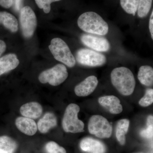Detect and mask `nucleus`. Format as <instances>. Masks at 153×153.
Returning <instances> with one entry per match:
<instances>
[{
    "label": "nucleus",
    "instance_id": "1",
    "mask_svg": "<svg viewBox=\"0 0 153 153\" xmlns=\"http://www.w3.org/2000/svg\"><path fill=\"white\" fill-rule=\"evenodd\" d=\"M77 25L81 30L90 34L103 36L108 33L107 23L95 12L82 13L77 20Z\"/></svg>",
    "mask_w": 153,
    "mask_h": 153
},
{
    "label": "nucleus",
    "instance_id": "2",
    "mask_svg": "<svg viewBox=\"0 0 153 153\" xmlns=\"http://www.w3.org/2000/svg\"><path fill=\"white\" fill-rule=\"evenodd\" d=\"M111 79L113 85L121 94L129 96L133 93L135 79L129 68L125 67L114 68L111 74Z\"/></svg>",
    "mask_w": 153,
    "mask_h": 153
},
{
    "label": "nucleus",
    "instance_id": "3",
    "mask_svg": "<svg viewBox=\"0 0 153 153\" xmlns=\"http://www.w3.org/2000/svg\"><path fill=\"white\" fill-rule=\"evenodd\" d=\"M79 110L80 108L77 105L74 103L68 105L62 120V127L64 131L71 133H77L84 131V124L78 118Z\"/></svg>",
    "mask_w": 153,
    "mask_h": 153
},
{
    "label": "nucleus",
    "instance_id": "4",
    "mask_svg": "<svg viewBox=\"0 0 153 153\" xmlns=\"http://www.w3.org/2000/svg\"><path fill=\"white\" fill-rule=\"evenodd\" d=\"M51 53L56 60L71 68L76 64V60L67 44L60 38L52 39L49 46Z\"/></svg>",
    "mask_w": 153,
    "mask_h": 153
},
{
    "label": "nucleus",
    "instance_id": "5",
    "mask_svg": "<svg viewBox=\"0 0 153 153\" xmlns=\"http://www.w3.org/2000/svg\"><path fill=\"white\" fill-rule=\"evenodd\" d=\"M68 75L66 66L63 64H58L41 72L38 79L41 83H49L53 86H57L63 83Z\"/></svg>",
    "mask_w": 153,
    "mask_h": 153
},
{
    "label": "nucleus",
    "instance_id": "6",
    "mask_svg": "<svg viewBox=\"0 0 153 153\" xmlns=\"http://www.w3.org/2000/svg\"><path fill=\"white\" fill-rule=\"evenodd\" d=\"M88 130L91 134L100 138H108L112 134V126L105 118L99 115L90 118Z\"/></svg>",
    "mask_w": 153,
    "mask_h": 153
},
{
    "label": "nucleus",
    "instance_id": "7",
    "mask_svg": "<svg viewBox=\"0 0 153 153\" xmlns=\"http://www.w3.org/2000/svg\"><path fill=\"white\" fill-rule=\"evenodd\" d=\"M20 25L23 36L25 38H31L36 30L37 20L36 14L29 6H25L20 10Z\"/></svg>",
    "mask_w": 153,
    "mask_h": 153
},
{
    "label": "nucleus",
    "instance_id": "8",
    "mask_svg": "<svg viewBox=\"0 0 153 153\" xmlns=\"http://www.w3.org/2000/svg\"><path fill=\"white\" fill-rule=\"evenodd\" d=\"M76 60L83 66L97 67L106 63V57L101 53L88 49H79L76 52Z\"/></svg>",
    "mask_w": 153,
    "mask_h": 153
},
{
    "label": "nucleus",
    "instance_id": "9",
    "mask_svg": "<svg viewBox=\"0 0 153 153\" xmlns=\"http://www.w3.org/2000/svg\"><path fill=\"white\" fill-rule=\"evenodd\" d=\"M82 43L98 52H106L110 49V44L106 38L92 34H84L81 37Z\"/></svg>",
    "mask_w": 153,
    "mask_h": 153
},
{
    "label": "nucleus",
    "instance_id": "10",
    "mask_svg": "<svg viewBox=\"0 0 153 153\" xmlns=\"http://www.w3.org/2000/svg\"><path fill=\"white\" fill-rule=\"evenodd\" d=\"M98 81L95 76H90L75 86L74 92L78 97H86L90 95L97 87Z\"/></svg>",
    "mask_w": 153,
    "mask_h": 153
},
{
    "label": "nucleus",
    "instance_id": "11",
    "mask_svg": "<svg viewBox=\"0 0 153 153\" xmlns=\"http://www.w3.org/2000/svg\"><path fill=\"white\" fill-rule=\"evenodd\" d=\"M100 104L112 114H120L123 110L119 99L114 95L104 96L98 99Z\"/></svg>",
    "mask_w": 153,
    "mask_h": 153
},
{
    "label": "nucleus",
    "instance_id": "12",
    "mask_svg": "<svg viewBox=\"0 0 153 153\" xmlns=\"http://www.w3.org/2000/svg\"><path fill=\"white\" fill-rule=\"evenodd\" d=\"M80 149L88 153H105L106 148L104 144L98 140L91 137H85L80 141Z\"/></svg>",
    "mask_w": 153,
    "mask_h": 153
},
{
    "label": "nucleus",
    "instance_id": "13",
    "mask_svg": "<svg viewBox=\"0 0 153 153\" xmlns=\"http://www.w3.org/2000/svg\"><path fill=\"white\" fill-rule=\"evenodd\" d=\"M17 128L23 133L28 136H33L36 134L38 127L35 121L26 117H19L16 120Z\"/></svg>",
    "mask_w": 153,
    "mask_h": 153
},
{
    "label": "nucleus",
    "instance_id": "14",
    "mask_svg": "<svg viewBox=\"0 0 153 153\" xmlns=\"http://www.w3.org/2000/svg\"><path fill=\"white\" fill-rule=\"evenodd\" d=\"M43 108L41 105L35 102L23 105L20 108V112L24 117L30 119L38 118L42 114Z\"/></svg>",
    "mask_w": 153,
    "mask_h": 153
},
{
    "label": "nucleus",
    "instance_id": "15",
    "mask_svg": "<svg viewBox=\"0 0 153 153\" xmlns=\"http://www.w3.org/2000/svg\"><path fill=\"white\" fill-rule=\"evenodd\" d=\"M19 63L16 54H9L0 58V76L15 69Z\"/></svg>",
    "mask_w": 153,
    "mask_h": 153
},
{
    "label": "nucleus",
    "instance_id": "16",
    "mask_svg": "<svg viewBox=\"0 0 153 153\" xmlns=\"http://www.w3.org/2000/svg\"><path fill=\"white\" fill-rule=\"evenodd\" d=\"M57 125V119L55 115L52 113L47 112L38 121L37 127L40 132L46 134Z\"/></svg>",
    "mask_w": 153,
    "mask_h": 153
},
{
    "label": "nucleus",
    "instance_id": "17",
    "mask_svg": "<svg viewBox=\"0 0 153 153\" xmlns=\"http://www.w3.org/2000/svg\"><path fill=\"white\" fill-rule=\"evenodd\" d=\"M0 25H3L12 33H16L19 29V24L16 18L6 11L0 12Z\"/></svg>",
    "mask_w": 153,
    "mask_h": 153
},
{
    "label": "nucleus",
    "instance_id": "18",
    "mask_svg": "<svg viewBox=\"0 0 153 153\" xmlns=\"http://www.w3.org/2000/svg\"><path fill=\"white\" fill-rule=\"evenodd\" d=\"M138 79L143 85L151 86L153 84V69L148 65L141 66L139 70Z\"/></svg>",
    "mask_w": 153,
    "mask_h": 153
},
{
    "label": "nucleus",
    "instance_id": "19",
    "mask_svg": "<svg viewBox=\"0 0 153 153\" xmlns=\"http://www.w3.org/2000/svg\"><path fill=\"white\" fill-rule=\"evenodd\" d=\"M17 147V143L10 137H0V153H14Z\"/></svg>",
    "mask_w": 153,
    "mask_h": 153
},
{
    "label": "nucleus",
    "instance_id": "20",
    "mask_svg": "<svg viewBox=\"0 0 153 153\" xmlns=\"http://www.w3.org/2000/svg\"><path fill=\"white\" fill-rule=\"evenodd\" d=\"M129 124V121L127 119H122L118 122L116 136L120 145H124L125 144L126 134L128 131Z\"/></svg>",
    "mask_w": 153,
    "mask_h": 153
},
{
    "label": "nucleus",
    "instance_id": "21",
    "mask_svg": "<svg viewBox=\"0 0 153 153\" xmlns=\"http://www.w3.org/2000/svg\"><path fill=\"white\" fill-rule=\"evenodd\" d=\"M140 0H120V5L127 13L135 16Z\"/></svg>",
    "mask_w": 153,
    "mask_h": 153
},
{
    "label": "nucleus",
    "instance_id": "22",
    "mask_svg": "<svg viewBox=\"0 0 153 153\" xmlns=\"http://www.w3.org/2000/svg\"><path fill=\"white\" fill-rule=\"evenodd\" d=\"M153 0H140L137 8V16L144 18L147 16L152 7Z\"/></svg>",
    "mask_w": 153,
    "mask_h": 153
},
{
    "label": "nucleus",
    "instance_id": "23",
    "mask_svg": "<svg viewBox=\"0 0 153 153\" xmlns=\"http://www.w3.org/2000/svg\"><path fill=\"white\" fill-rule=\"evenodd\" d=\"M45 149L48 153H66L65 149L54 141L47 143Z\"/></svg>",
    "mask_w": 153,
    "mask_h": 153
},
{
    "label": "nucleus",
    "instance_id": "24",
    "mask_svg": "<svg viewBox=\"0 0 153 153\" xmlns=\"http://www.w3.org/2000/svg\"><path fill=\"white\" fill-rule=\"evenodd\" d=\"M153 102V89H147L143 97L140 100L139 104L142 107H147L152 104Z\"/></svg>",
    "mask_w": 153,
    "mask_h": 153
},
{
    "label": "nucleus",
    "instance_id": "25",
    "mask_svg": "<svg viewBox=\"0 0 153 153\" xmlns=\"http://www.w3.org/2000/svg\"><path fill=\"white\" fill-rule=\"evenodd\" d=\"M61 0H35L36 4L40 9H43L45 13H49L51 10V4Z\"/></svg>",
    "mask_w": 153,
    "mask_h": 153
},
{
    "label": "nucleus",
    "instance_id": "26",
    "mask_svg": "<svg viewBox=\"0 0 153 153\" xmlns=\"http://www.w3.org/2000/svg\"><path fill=\"white\" fill-rule=\"evenodd\" d=\"M153 125H147V128L140 132L141 136L146 138L150 139L153 137Z\"/></svg>",
    "mask_w": 153,
    "mask_h": 153
},
{
    "label": "nucleus",
    "instance_id": "27",
    "mask_svg": "<svg viewBox=\"0 0 153 153\" xmlns=\"http://www.w3.org/2000/svg\"><path fill=\"white\" fill-rule=\"evenodd\" d=\"M13 4V0H0V6L5 8H10Z\"/></svg>",
    "mask_w": 153,
    "mask_h": 153
},
{
    "label": "nucleus",
    "instance_id": "28",
    "mask_svg": "<svg viewBox=\"0 0 153 153\" xmlns=\"http://www.w3.org/2000/svg\"><path fill=\"white\" fill-rule=\"evenodd\" d=\"M23 0H13V5L14 10L16 11H19L21 10V7L22 5Z\"/></svg>",
    "mask_w": 153,
    "mask_h": 153
},
{
    "label": "nucleus",
    "instance_id": "29",
    "mask_svg": "<svg viewBox=\"0 0 153 153\" xmlns=\"http://www.w3.org/2000/svg\"><path fill=\"white\" fill-rule=\"evenodd\" d=\"M149 29L150 32L151 37L152 39H153V11H152V14L150 18L149 22Z\"/></svg>",
    "mask_w": 153,
    "mask_h": 153
},
{
    "label": "nucleus",
    "instance_id": "30",
    "mask_svg": "<svg viewBox=\"0 0 153 153\" xmlns=\"http://www.w3.org/2000/svg\"><path fill=\"white\" fill-rule=\"evenodd\" d=\"M6 47L5 43L2 40H0V56L5 51Z\"/></svg>",
    "mask_w": 153,
    "mask_h": 153
},
{
    "label": "nucleus",
    "instance_id": "31",
    "mask_svg": "<svg viewBox=\"0 0 153 153\" xmlns=\"http://www.w3.org/2000/svg\"></svg>",
    "mask_w": 153,
    "mask_h": 153
}]
</instances>
